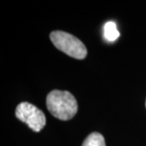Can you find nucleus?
I'll list each match as a JSON object with an SVG mask.
<instances>
[{
    "mask_svg": "<svg viewBox=\"0 0 146 146\" xmlns=\"http://www.w3.org/2000/svg\"><path fill=\"white\" fill-rule=\"evenodd\" d=\"M105 38L109 42H115L119 36V33L117 29L115 22H107L104 26Z\"/></svg>",
    "mask_w": 146,
    "mask_h": 146,
    "instance_id": "5",
    "label": "nucleus"
},
{
    "mask_svg": "<svg viewBox=\"0 0 146 146\" xmlns=\"http://www.w3.org/2000/svg\"><path fill=\"white\" fill-rule=\"evenodd\" d=\"M145 106H146V102H145Z\"/></svg>",
    "mask_w": 146,
    "mask_h": 146,
    "instance_id": "6",
    "label": "nucleus"
},
{
    "mask_svg": "<svg viewBox=\"0 0 146 146\" xmlns=\"http://www.w3.org/2000/svg\"><path fill=\"white\" fill-rule=\"evenodd\" d=\"M82 146H106L103 136L98 132H92L86 137Z\"/></svg>",
    "mask_w": 146,
    "mask_h": 146,
    "instance_id": "4",
    "label": "nucleus"
},
{
    "mask_svg": "<svg viewBox=\"0 0 146 146\" xmlns=\"http://www.w3.org/2000/svg\"><path fill=\"white\" fill-rule=\"evenodd\" d=\"M16 116L36 132L42 131L46 123V116L42 110L36 106L26 102H21L17 106Z\"/></svg>",
    "mask_w": 146,
    "mask_h": 146,
    "instance_id": "3",
    "label": "nucleus"
},
{
    "mask_svg": "<svg viewBox=\"0 0 146 146\" xmlns=\"http://www.w3.org/2000/svg\"><path fill=\"white\" fill-rule=\"evenodd\" d=\"M50 38L58 50L68 56L76 59H83L87 55V49L84 43L77 37L63 31H54Z\"/></svg>",
    "mask_w": 146,
    "mask_h": 146,
    "instance_id": "2",
    "label": "nucleus"
},
{
    "mask_svg": "<svg viewBox=\"0 0 146 146\" xmlns=\"http://www.w3.org/2000/svg\"><path fill=\"white\" fill-rule=\"evenodd\" d=\"M46 106L53 116L63 121L72 119L78 110L75 97L62 90H53L47 95Z\"/></svg>",
    "mask_w": 146,
    "mask_h": 146,
    "instance_id": "1",
    "label": "nucleus"
}]
</instances>
